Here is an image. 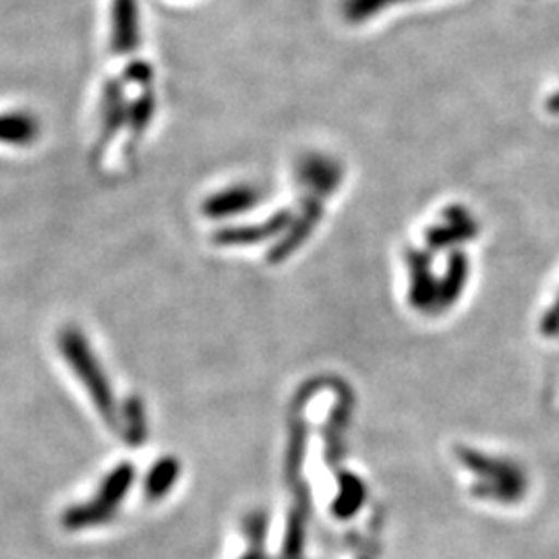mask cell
<instances>
[{"mask_svg":"<svg viewBox=\"0 0 559 559\" xmlns=\"http://www.w3.org/2000/svg\"><path fill=\"white\" fill-rule=\"evenodd\" d=\"M57 342H59L60 355L64 357L69 369L75 373V378L85 388L98 415L110 429L120 431L119 402L115 399V390L108 381L106 371L102 369L100 360L90 346V340L85 338V334L81 330L69 325V328L60 330Z\"/></svg>","mask_w":559,"mask_h":559,"instance_id":"6da1fadb","label":"cell"},{"mask_svg":"<svg viewBox=\"0 0 559 559\" xmlns=\"http://www.w3.org/2000/svg\"><path fill=\"white\" fill-rule=\"evenodd\" d=\"M135 479V466L129 462H120L102 479L100 487L92 500L75 503L62 512V526L67 531H87L110 522L119 514L120 503L127 500Z\"/></svg>","mask_w":559,"mask_h":559,"instance_id":"7a4b0ae2","label":"cell"},{"mask_svg":"<svg viewBox=\"0 0 559 559\" xmlns=\"http://www.w3.org/2000/svg\"><path fill=\"white\" fill-rule=\"evenodd\" d=\"M459 459L475 477V496L498 503H516L526 493V477L514 462L491 459L483 452L460 448Z\"/></svg>","mask_w":559,"mask_h":559,"instance_id":"3957f363","label":"cell"},{"mask_svg":"<svg viewBox=\"0 0 559 559\" xmlns=\"http://www.w3.org/2000/svg\"><path fill=\"white\" fill-rule=\"evenodd\" d=\"M344 179V168L336 158L311 154L305 156L297 166V182L305 193H313L321 198H332Z\"/></svg>","mask_w":559,"mask_h":559,"instance_id":"277c9868","label":"cell"},{"mask_svg":"<svg viewBox=\"0 0 559 559\" xmlns=\"http://www.w3.org/2000/svg\"><path fill=\"white\" fill-rule=\"evenodd\" d=\"M293 221H295V214L290 210H282L265 222L222 228L214 235V242L218 247H253L263 240L276 239L278 235H284L290 228Z\"/></svg>","mask_w":559,"mask_h":559,"instance_id":"5b68a950","label":"cell"},{"mask_svg":"<svg viewBox=\"0 0 559 559\" xmlns=\"http://www.w3.org/2000/svg\"><path fill=\"white\" fill-rule=\"evenodd\" d=\"M408 265V300L423 313H438V280L431 274L429 255L411 249L406 253Z\"/></svg>","mask_w":559,"mask_h":559,"instance_id":"8992f818","label":"cell"},{"mask_svg":"<svg viewBox=\"0 0 559 559\" xmlns=\"http://www.w3.org/2000/svg\"><path fill=\"white\" fill-rule=\"evenodd\" d=\"M260 201V191L253 185H235V187H226L218 193L210 195L207 200L203 201L201 210H203L205 218L224 221V218H235V216L251 212Z\"/></svg>","mask_w":559,"mask_h":559,"instance_id":"52a82bcc","label":"cell"},{"mask_svg":"<svg viewBox=\"0 0 559 559\" xmlns=\"http://www.w3.org/2000/svg\"><path fill=\"white\" fill-rule=\"evenodd\" d=\"M129 106L124 104V92L119 81H110L104 92V102H102V131L100 140L96 143V158H100L106 143L115 140L119 133L120 127L127 122Z\"/></svg>","mask_w":559,"mask_h":559,"instance_id":"ba28073f","label":"cell"},{"mask_svg":"<svg viewBox=\"0 0 559 559\" xmlns=\"http://www.w3.org/2000/svg\"><path fill=\"white\" fill-rule=\"evenodd\" d=\"M140 41L138 0H115L112 2V48L119 55L133 52Z\"/></svg>","mask_w":559,"mask_h":559,"instance_id":"9c48e42d","label":"cell"},{"mask_svg":"<svg viewBox=\"0 0 559 559\" xmlns=\"http://www.w3.org/2000/svg\"><path fill=\"white\" fill-rule=\"evenodd\" d=\"M477 235V224L464 212V210H450L445 214V224L431 228L425 240L429 242L431 249H441L450 245H459L464 240L473 239Z\"/></svg>","mask_w":559,"mask_h":559,"instance_id":"30bf717a","label":"cell"},{"mask_svg":"<svg viewBox=\"0 0 559 559\" xmlns=\"http://www.w3.org/2000/svg\"><path fill=\"white\" fill-rule=\"evenodd\" d=\"M40 120L29 112H9L0 115V143L29 147L40 138Z\"/></svg>","mask_w":559,"mask_h":559,"instance_id":"8fae6325","label":"cell"},{"mask_svg":"<svg viewBox=\"0 0 559 559\" xmlns=\"http://www.w3.org/2000/svg\"><path fill=\"white\" fill-rule=\"evenodd\" d=\"M180 473H182V464L179 459L162 456L156 460V464L150 468L145 483H143L145 498L152 501L164 500L179 483Z\"/></svg>","mask_w":559,"mask_h":559,"instance_id":"7c38bea8","label":"cell"},{"mask_svg":"<svg viewBox=\"0 0 559 559\" xmlns=\"http://www.w3.org/2000/svg\"><path fill=\"white\" fill-rule=\"evenodd\" d=\"M365 500H367V487L362 479L353 473H342L338 477L336 498L332 501L334 516L342 520L353 519L362 508Z\"/></svg>","mask_w":559,"mask_h":559,"instance_id":"4fadbf2b","label":"cell"},{"mask_svg":"<svg viewBox=\"0 0 559 559\" xmlns=\"http://www.w3.org/2000/svg\"><path fill=\"white\" fill-rule=\"evenodd\" d=\"M468 278V261L464 253H454L448 263L443 280L438 282V313L459 300Z\"/></svg>","mask_w":559,"mask_h":559,"instance_id":"5bb4252c","label":"cell"},{"mask_svg":"<svg viewBox=\"0 0 559 559\" xmlns=\"http://www.w3.org/2000/svg\"><path fill=\"white\" fill-rule=\"evenodd\" d=\"M120 429L131 445H141L147 438V417L140 399H129L124 408H120Z\"/></svg>","mask_w":559,"mask_h":559,"instance_id":"9a60e30c","label":"cell"},{"mask_svg":"<svg viewBox=\"0 0 559 559\" xmlns=\"http://www.w3.org/2000/svg\"><path fill=\"white\" fill-rule=\"evenodd\" d=\"M245 535L249 540V549L239 559H265V535H267L265 512H253L245 519Z\"/></svg>","mask_w":559,"mask_h":559,"instance_id":"2e32d148","label":"cell"},{"mask_svg":"<svg viewBox=\"0 0 559 559\" xmlns=\"http://www.w3.org/2000/svg\"><path fill=\"white\" fill-rule=\"evenodd\" d=\"M307 500L293 508L290 519H288V528H286V539H284V554L286 558H299L302 551V540H305V510H307Z\"/></svg>","mask_w":559,"mask_h":559,"instance_id":"e0dca14e","label":"cell"},{"mask_svg":"<svg viewBox=\"0 0 559 559\" xmlns=\"http://www.w3.org/2000/svg\"><path fill=\"white\" fill-rule=\"evenodd\" d=\"M396 2L400 0H344L342 11L346 20L360 23V21L371 20L373 15H380V11Z\"/></svg>","mask_w":559,"mask_h":559,"instance_id":"ac0fdd59","label":"cell"},{"mask_svg":"<svg viewBox=\"0 0 559 559\" xmlns=\"http://www.w3.org/2000/svg\"><path fill=\"white\" fill-rule=\"evenodd\" d=\"M154 115V98H152V92L143 94L140 100L135 102L133 106H129V115H127V122L131 127L133 133H143L145 127L150 124Z\"/></svg>","mask_w":559,"mask_h":559,"instance_id":"d6986e66","label":"cell"},{"mask_svg":"<svg viewBox=\"0 0 559 559\" xmlns=\"http://www.w3.org/2000/svg\"><path fill=\"white\" fill-rule=\"evenodd\" d=\"M540 332L543 334H547V336H551V334H558L559 332V297L554 305H551V309L547 311V316L543 318L540 321Z\"/></svg>","mask_w":559,"mask_h":559,"instance_id":"ffe728a7","label":"cell"},{"mask_svg":"<svg viewBox=\"0 0 559 559\" xmlns=\"http://www.w3.org/2000/svg\"><path fill=\"white\" fill-rule=\"evenodd\" d=\"M547 108H549L551 112H558L559 115V92H556V94L549 98V102H547Z\"/></svg>","mask_w":559,"mask_h":559,"instance_id":"44dd1931","label":"cell"}]
</instances>
